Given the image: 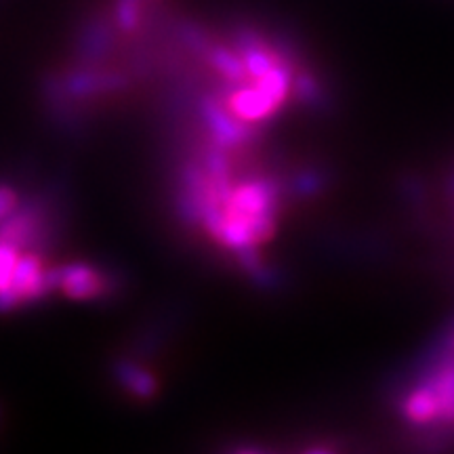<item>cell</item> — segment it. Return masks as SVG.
Listing matches in <instances>:
<instances>
[{"label": "cell", "mask_w": 454, "mask_h": 454, "mask_svg": "<svg viewBox=\"0 0 454 454\" xmlns=\"http://www.w3.org/2000/svg\"><path fill=\"white\" fill-rule=\"evenodd\" d=\"M57 288L55 270H44L36 254H20L13 280L0 291V311H11L26 301H36Z\"/></svg>", "instance_id": "obj_1"}, {"label": "cell", "mask_w": 454, "mask_h": 454, "mask_svg": "<svg viewBox=\"0 0 454 454\" xmlns=\"http://www.w3.org/2000/svg\"><path fill=\"white\" fill-rule=\"evenodd\" d=\"M202 112L215 141L221 147H238L251 139V130L247 129V122L236 118L234 114L227 110V107L219 106L215 99L204 101Z\"/></svg>", "instance_id": "obj_2"}, {"label": "cell", "mask_w": 454, "mask_h": 454, "mask_svg": "<svg viewBox=\"0 0 454 454\" xmlns=\"http://www.w3.org/2000/svg\"><path fill=\"white\" fill-rule=\"evenodd\" d=\"M57 288H61L67 297L87 301L104 293V278L87 263H72L55 270Z\"/></svg>", "instance_id": "obj_3"}, {"label": "cell", "mask_w": 454, "mask_h": 454, "mask_svg": "<svg viewBox=\"0 0 454 454\" xmlns=\"http://www.w3.org/2000/svg\"><path fill=\"white\" fill-rule=\"evenodd\" d=\"M227 110L234 114L236 118H240L242 122H261L265 118L274 116L280 110V106L254 84V87H242L234 90L227 99Z\"/></svg>", "instance_id": "obj_4"}, {"label": "cell", "mask_w": 454, "mask_h": 454, "mask_svg": "<svg viewBox=\"0 0 454 454\" xmlns=\"http://www.w3.org/2000/svg\"><path fill=\"white\" fill-rule=\"evenodd\" d=\"M402 412H404V419L408 423L421 425V427L423 425L440 421V402L427 381L419 385V387H414L411 394L406 395Z\"/></svg>", "instance_id": "obj_5"}, {"label": "cell", "mask_w": 454, "mask_h": 454, "mask_svg": "<svg viewBox=\"0 0 454 454\" xmlns=\"http://www.w3.org/2000/svg\"><path fill=\"white\" fill-rule=\"evenodd\" d=\"M427 383L440 402V421L454 423V351L450 360L431 374Z\"/></svg>", "instance_id": "obj_6"}, {"label": "cell", "mask_w": 454, "mask_h": 454, "mask_svg": "<svg viewBox=\"0 0 454 454\" xmlns=\"http://www.w3.org/2000/svg\"><path fill=\"white\" fill-rule=\"evenodd\" d=\"M242 61H244V67H247V74L248 78H253V81H257V78L265 76L271 67L276 64H280V59L271 53V51L265 47V44H261L259 41H248L242 44Z\"/></svg>", "instance_id": "obj_7"}, {"label": "cell", "mask_w": 454, "mask_h": 454, "mask_svg": "<svg viewBox=\"0 0 454 454\" xmlns=\"http://www.w3.org/2000/svg\"><path fill=\"white\" fill-rule=\"evenodd\" d=\"M211 64L225 81L231 82H244L248 78L247 67H244L242 57L234 53L231 49L219 47L211 51Z\"/></svg>", "instance_id": "obj_8"}, {"label": "cell", "mask_w": 454, "mask_h": 454, "mask_svg": "<svg viewBox=\"0 0 454 454\" xmlns=\"http://www.w3.org/2000/svg\"><path fill=\"white\" fill-rule=\"evenodd\" d=\"M121 76L114 74H95V72H82L70 81V90L76 95H93L99 90H110L121 87Z\"/></svg>", "instance_id": "obj_9"}, {"label": "cell", "mask_w": 454, "mask_h": 454, "mask_svg": "<svg viewBox=\"0 0 454 454\" xmlns=\"http://www.w3.org/2000/svg\"><path fill=\"white\" fill-rule=\"evenodd\" d=\"M34 219L36 217H34L32 211H24L20 215H13L11 219H4L3 227H0V240L21 247L34 234V223H36Z\"/></svg>", "instance_id": "obj_10"}, {"label": "cell", "mask_w": 454, "mask_h": 454, "mask_svg": "<svg viewBox=\"0 0 454 454\" xmlns=\"http://www.w3.org/2000/svg\"><path fill=\"white\" fill-rule=\"evenodd\" d=\"M118 377L124 383V387L133 391L139 397H152L156 391V381L150 372L141 371V368L133 364H121L118 366Z\"/></svg>", "instance_id": "obj_11"}, {"label": "cell", "mask_w": 454, "mask_h": 454, "mask_svg": "<svg viewBox=\"0 0 454 454\" xmlns=\"http://www.w3.org/2000/svg\"><path fill=\"white\" fill-rule=\"evenodd\" d=\"M17 261H20V247L0 240V291H4L13 280Z\"/></svg>", "instance_id": "obj_12"}, {"label": "cell", "mask_w": 454, "mask_h": 454, "mask_svg": "<svg viewBox=\"0 0 454 454\" xmlns=\"http://www.w3.org/2000/svg\"><path fill=\"white\" fill-rule=\"evenodd\" d=\"M141 0H116V21L122 30H135L139 24Z\"/></svg>", "instance_id": "obj_13"}, {"label": "cell", "mask_w": 454, "mask_h": 454, "mask_svg": "<svg viewBox=\"0 0 454 454\" xmlns=\"http://www.w3.org/2000/svg\"><path fill=\"white\" fill-rule=\"evenodd\" d=\"M17 207V196L11 187L0 185V221H4L11 217Z\"/></svg>", "instance_id": "obj_14"}, {"label": "cell", "mask_w": 454, "mask_h": 454, "mask_svg": "<svg viewBox=\"0 0 454 454\" xmlns=\"http://www.w3.org/2000/svg\"><path fill=\"white\" fill-rule=\"evenodd\" d=\"M294 90L301 99L314 101L317 98V84L311 76H301L297 78V84H294Z\"/></svg>", "instance_id": "obj_15"}, {"label": "cell", "mask_w": 454, "mask_h": 454, "mask_svg": "<svg viewBox=\"0 0 454 454\" xmlns=\"http://www.w3.org/2000/svg\"><path fill=\"white\" fill-rule=\"evenodd\" d=\"M448 348H450V351H454V331L450 334V339H448Z\"/></svg>", "instance_id": "obj_16"}]
</instances>
